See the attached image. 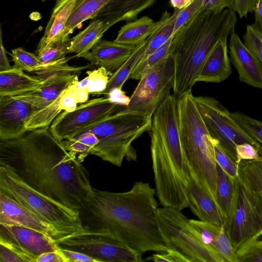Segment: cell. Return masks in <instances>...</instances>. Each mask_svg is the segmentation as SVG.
<instances>
[{"label": "cell", "instance_id": "6da1fadb", "mask_svg": "<svg viewBox=\"0 0 262 262\" xmlns=\"http://www.w3.org/2000/svg\"><path fill=\"white\" fill-rule=\"evenodd\" d=\"M0 164L10 167L36 190L77 211L93 190L86 168L49 126L0 140Z\"/></svg>", "mask_w": 262, "mask_h": 262}, {"label": "cell", "instance_id": "7a4b0ae2", "mask_svg": "<svg viewBox=\"0 0 262 262\" xmlns=\"http://www.w3.org/2000/svg\"><path fill=\"white\" fill-rule=\"evenodd\" d=\"M156 190L147 182L112 192L93 188L78 210L84 230L114 234L142 253L167 252L157 220Z\"/></svg>", "mask_w": 262, "mask_h": 262}, {"label": "cell", "instance_id": "3957f363", "mask_svg": "<svg viewBox=\"0 0 262 262\" xmlns=\"http://www.w3.org/2000/svg\"><path fill=\"white\" fill-rule=\"evenodd\" d=\"M156 195L163 207H188L192 180L180 142L178 98L170 94L155 111L149 130Z\"/></svg>", "mask_w": 262, "mask_h": 262}, {"label": "cell", "instance_id": "277c9868", "mask_svg": "<svg viewBox=\"0 0 262 262\" xmlns=\"http://www.w3.org/2000/svg\"><path fill=\"white\" fill-rule=\"evenodd\" d=\"M237 22L233 9L214 13L201 9L173 34L169 56L174 69L172 91L177 98L191 91L207 57L220 39L234 32Z\"/></svg>", "mask_w": 262, "mask_h": 262}, {"label": "cell", "instance_id": "5b68a950", "mask_svg": "<svg viewBox=\"0 0 262 262\" xmlns=\"http://www.w3.org/2000/svg\"><path fill=\"white\" fill-rule=\"evenodd\" d=\"M178 107L180 142L191 179L218 208L213 138L198 111L191 91L178 98Z\"/></svg>", "mask_w": 262, "mask_h": 262}, {"label": "cell", "instance_id": "8992f818", "mask_svg": "<svg viewBox=\"0 0 262 262\" xmlns=\"http://www.w3.org/2000/svg\"><path fill=\"white\" fill-rule=\"evenodd\" d=\"M117 106L113 114L84 128L78 134L85 132L94 134L98 143L90 154L120 167L124 159L136 161L137 153L132 143L144 133L149 131L151 118L121 113Z\"/></svg>", "mask_w": 262, "mask_h": 262}, {"label": "cell", "instance_id": "52a82bcc", "mask_svg": "<svg viewBox=\"0 0 262 262\" xmlns=\"http://www.w3.org/2000/svg\"><path fill=\"white\" fill-rule=\"evenodd\" d=\"M0 190L49 224L55 241L83 230L79 212L36 190L12 169L0 164Z\"/></svg>", "mask_w": 262, "mask_h": 262}, {"label": "cell", "instance_id": "ba28073f", "mask_svg": "<svg viewBox=\"0 0 262 262\" xmlns=\"http://www.w3.org/2000/svg\"><path fill=\"white\" fill-rule=\"evenodd\" d=\"M74 57L76 56L44 63L42 68L33 73L42 81L41 86L34 91L13 96L29 103L36 109L26 123L28 130L49 126L60 113L59 101L61 95L70 86L79 81L80 72L90 67L68 65V62Z\"/></svg>", "mask_w": 262, "mask_h": 262}, {"label": "cell", "instance_id": "9c48e42d", "mask_svg": "<svg viewBox=\"0 0 262 262\" xmlns=\"http://www.w3.org/2000/svg\"><path fill=\"white\" fill-rule=\"evenodd\" d=\"M156 216L168 250L179 253L188 262H225L217 252L204 242L181 210L162 206L158 208Z\"/></svg>", "mask_w": 262, "mask_h": 262}, {"label": "cell", "instance_id": "30bf717a", "mask_svg": "<svg viewBox=\"0 0 262 262\" xmlns=\"http://www.w3.org/2000/svg\"><path fill=\"white\" fill-rule=\"evenodd\" d=\"M224 226L235 252L262 237V197L239 176L234 180L233 197Z\"/></svg>", "mask_w": 262, "mask_h": 262}, {"label": "cell", "instance_id": "8fae6325", "mask_svg": "<svg viewBox=\"0 0 262 262\" xmlns=\"http://www.w3.org/2000/svg\"><path fill=\"white\" fill-rule=\"evenodd\" d=\"M194 100L210 135L219 142L236 164L235 146L239 144L253 145L262 156V144L242 129L231 117V113L215 98L197 96L194 97Z\"/></svg>", "mask_w": 262, "mask_h": 262}, {"label": "cell", "instance_id": "7c38bea8", "mask_svg": "<svg viewBox=\"0 0 262 262\" xmlns=\"http://www.w3.org/2000/svg\"><path fill=\"white\" fill-rule=\"evenodd\" d=\"M60 248L82 252L98 262H141L143 253L119 237L106 232L83 229L55 241Z\"/></svg>", "mask_w": 262, "mask_h": 262}, {"label": "cell", "instance_id": "4fadbf2b", "mask_svg": "<svg viewBox=\"0 0 262 262\" xmlns=\"http://www.w3.org/2000/svg\"><path fill=\"white\" fill-rule=\"evenodd\" d=\"M174 75V64L169 56L139 80L130 97L129 104L126 106L118 105L117 110L151 118L156 109L170 94Z\"/></svg>", "mask_w": 262, "mask_h": 262}, {"label": "cell", "instance_id": "5bb4252c", "mask_svg": "<svg viewBox=\"0 0 262 262\" xmlns=\"http://www.w3.org/2000/svg\"><path fill=\"white\" fill-rule=\"evenodd\" d=\"M118 105L105 96L92 99L73 112L59 114L49 126L50 130L59 141L72 139L84 128L113 114Z\"/></svg>", "mask_w": 262, "mask_h": 262}, {"label": "cell", "instance_id": "9a60e30c", "mask_svg": "<svg viewBox=\"0 0 262 262\" xmlns=\"http://www.w3.org/2000/svg\"><path fill=\"white\" fill-rule=\"evenodd\" d=\"M0 244L18 254L25 262H36L43 253L58 249L50 236L29 228L0 224Z\"/></svg>", "mask_w": 262, "mask_h": 262}, {"label": "cell", "instance_id": "2e32d148", "mask_svg": "<svg viewBox=\"0 0 262 262\" xmlns=\"http://www.w3.org/2000/svg\"><path fill=\"white\" fill-rule=\"evenodd\" d=\"M36 112L29 103L13 96L0 97V140L18 138L28 130L26 123Z\"/></svg>", "mask_w": 262, "mask_h": 262}, {"label": "cell", "instance_id": "e0dca14e", "mask_svg": "<svg viewBox=\"0 0 262 262\" xmlns=\"http://www.w3.org/2000/svg\"><path fill=\"white\" fill-rule=\"evenodd\" d=\"M229 47L230 61L238 73L239 81L262 89V63L258 58L235 32L230 35Z\"/></svg>", "mask_w": 262, "mask_h": 262}, {"label": "cell", "instance_id": "ac0fdd59", "mask_svg": "<svg viewBox=\"0 0 262 262\" xmlns=\"http://www.w3.org/2000/svg\"><path fill=\"white\" fill-rule=\"evenodd\" d=\"M0 224L23 226L56 238L53 228L27 208L0 190Z\"/></svg>", "mask_w": 262, "mask_h": 262}, {"label": "cell", "instance_id": "d6986e66", "mask_svg": "<svg viewBox=\"0 0 262 262\" xmlns=\"http://www.w3.org/2000/svg\"><path fill=\"white\" fill-rule=\"evenodd\" d=\"M136 47L100 40L83 58L97 67H103L113 73L129 57Z\"/></svg>", "mask_w": 262, "mask_h": 262}, {"label": "cell", "instance_id": "ffe728a7", "mask_svg": "<svg viewBox=\"0 0 262 262\" xmlns=\"http://www.w3.org/2000/svg\"><path fill=\"white\" fill-rule=\"evenodd\" d=\"M227 37L220 39L207 57L196 79L198 82L220 83L231 75L230 59L227 54Z\"/></svg>", "mask_w": 262, "mask_h": 262}, {"label": "cell", "instance_id": "44dd1931", "mask_svg": "<svg viewBox=\"0 0 262 262\" xmlns=\"http://www.w3.org/2000/svg\"><path fill=\"white\" fill-rule=\"evenodd\" d=\"M156 0H110L94 18L102 21L106 31L116 23L135 18Z\"/></svg>", "mask_w": 262, "mask_h": 262}, {"label": "cell", "instance_id": "7402d4cb", "mask_svg": "<svg viewBox=\"0 0 262 262\" xmlns=\"http://www.w3.org/2000/svg\"><path fill=\"white\" fill-rule=\"evenodd\" d=\"M204 242L213 248L225 262H237L236 252L226 233L224 224L219 226L207 222L189 219Z\"/></svg>", "mask_w": 262, "mask_h": 262}, {"label": "cell", "instance_id": "603a6c76", "mask_svg": "<svg viewBox=\"0 0 262 262\" xmlns=\"http://www.w3.org/2000/svg\"><path fill=\"white\" fill-rule=\"evenodd\" d=\"M42 83L36 76L29 75L12 67L9 70L0 71V97L30 93L39 88Z\"/></svg>", "mask_w": 262, "mask_h": 262}, {"label": "cell", "instance_id": "cb8c5ba5", "mask_svg": "<svg viewBox=\"0 0 262 262\" xmlns=\"http://www.w3.org/2000/svg\"><path fill=\"white\" fill-rule=\"evenodd\" d=\"M168 12H164L161 19L154 21L148 16H143L122 26L114 41L124 45L137 46L143 43L161 26Z\"/></svg>", "mask_w": 262, "mask_h": 262}, {"label": "cell", "instance_id": "d4e9b609", "mask_svg": "<svg viewBox=\"0 0 262 262\" xmlns=\"http://www.w3.org/2000/svg\"><path fill=\"white\" fill-rule=\"evenodd\" d=\"M188 207L199 220L219 226L224 224L215 203L192 180L188 186Z\"/></svg>", "mask_w": 262, "mask_h": 262}, {"label": "cell", "instance_id": "484cf974", "mask_svg": "<svg viewBox=\"0 0 262 262\" xmlns=\"http://www.w3.org/2000/svg\"><path fill=\"white\" fill-rule=\"evenodd\" d=\"M75 0H57L44 34L40 40L36 52L47 45L64 35L66 25L74 7Z\"/></svg>", "mask_w": 262, "mask_h": 262}, {"label": "cell", "instance_id": "4316f807", "mask_svg": "<svg viewBox=\"0 0 262 262\" xmlns=\"http://www.w3.org/2000/svg\"><path fill=\"white\" fill-rule=\"evenodd\" d=\"M105 31L103 22L94 19L85 29L71 38L69 53H74L76 57L83 58L100 40Z\"/></svg>", "mask_w": 262, "mask_h": 262}, {"label": "cell", "instance_id": "83f0119b", "mask_svg": "<svg viewBox=\"0 0 262 262\" xmlns=\"http://www.w3.org/2000/svg\"><path fill=\"white\" fill-rule=\"evenodd\" d=\"M110 0H75V5L66 25L64 35L72 33L84 21L94 19Z\"/></svg>", "mask_w": 262, "mask_h": 262}, {"label": "cell", "instance_id": "f1b7e54d", "mask_svg": "<svg viewBox=\"0 0 262 262\" xmlns=\"http://www.w3.org/2000/svg\"><path fill=\"white\" fill-rule=\"evenodd\" d=\"M149 37L143 43L137 46L129 57L116 71L109 79L107 87L102 94L106 95L112 89L122 88L138 63L143 57L149 42Z\"/></svg>", "mask_w": 262, "mask_h": 262}, {"label": "cell", "instance_id": "f546056e", "mask_svg": "<svg viewBox=\"0 0 262 262\" xmlns=\"http://www.w3.org/2000/svg\"><path fill=\"white\" fill-rule=\"evenodd\" d=\"M233 188L234 180L216 163V196L218 208L223 221L230 210Z\"/></svg>", "mask_w": 262, "mask_h": 262}, {"label": "cell", "instance_id": "4dcf8cb0", "mask_svg": "<svg viewBox=\"0 0 262 262\" xmlns=\"http://www.w3.org/2000/svg\"><path fill=\"white\" fill-rule=\"evenodd\" d=\"M172 39V36L152 53L142 58L132 71L129 78L140 80L145 75L160 66L169 57Z\"/></svg>", "mask_w": 262, "mask_h": 262}, {"label": "cell", "instance_id": "1f68e13d", "mask_svg": "<svg viewBox=\"0 0 262 262\" xmlns=\"http://www.w3.org/2000/svg\"><path fill=\"white\" fill-rule=\"evenodd\" d=\"M61 141L65 148L81 163L98 143L97 137L90 132H85L72 139Z\"/></svg>", "mask_w": 262, "mask_h": 262}, {"label": "cell", "instance_id": "d6a6232c", "mask_svg": "<svg viewBox=\"0 0 262 262\" xmlns=\"http://www.w3.org/2000/svg\"><path fill=\"white\" fill-rule=\"evenodd\" d=\"M237 166L241 180L262 197V161L242 160Z\"/></svg>", "mask_w": 262, "mask_h": 262}, {"label": "cell", "instance_id": "836d02e7", "mask_svg": "<svg viewBox=\"0 0 262 262\" xmlns=\"http://www.w3.org/2000/svg\"><path fill=\"white\" fill-rule=\"evenodd\" d=\"M178 10L171 15L168 12L167 16L158 29L149 36V42L146 49L144 58L162 46L173 36Z\"/></svg>", "mask_w": 262, "mask_h": 262}, {"label": "cell", "instance_id": "e575fe53", "mask_svg": "<svg viewBox=\"0 0 262 262\" xmlns=\"http://www.w3.org/2000/svg\"><path fill=\"white\" fill-rule=\"evenodd\" d=\"M71 38L69 35L52 40L41 50L36 52L37 57L44 63L57 61L66 58L69 53Z\"/></svg>", "mask_w": 262, "mask_h": 262}, {"label": "cell", "instance_id": "d590c367", "mask_svg": "<svg viewBox=\"0 0 262 262\" xmlns=\"http://www.w3.org/2000/svg\"><path fill=\"white\" fill-rule=\"evenodd\" d=\"M11 57L14 62L13 68L29 73L36 72L44 65L37 56L20 47L12 50Z\"/></svg>", "mask_w": 262, "mask_h": 262}, {"label": "cell", "instance_id": "8d00e7d4", "mask_svg": "<svg viewBox=\"0 0 262 262\" xmlns=\"http://www.w3.org/2000/svg\"><path fill=\"white\" fill-rule=\"evenodd\" d=\"M86 74V92L89 94H102L113 73L103 67H99L97 69L87 71Z\"/></svg>", "mask_w": 262, "mask_h": 262}, {"label": "cell", "instance_id": "74e56055", "mask_svg": "<svg viewBox=\"0 0 262 262\" xmlns=\"http://www.w3.org/2000/svg\"><path fill=\"white\" fill-rule=\"evenodd\" d=\"M231 115L249 135L262 144V122L238 112Z\"/></svg>", "mask_w": 262, "mask_h": 262}, {"label": "cell", "instance_id": "f35d334b", "mask_svg": "<svg viewBox=\"0 0 262 262\" xmlns=\"http://www.w3.org/2000/svg\"><path fill=\"white\" fill-rule=\"evenodd\" d=\"M235 252L237 262H262V239L252 241Z\"/></svg>", "mask_w": 262, "mask_h": 262}, {"label": "cell", "instance_id": "ab89813d", "mask_svg": "<svg viewBox=\"0 0 262 262\" xmlns=\"http://www.w3.org/2000/svg\"><path fill=\"white\" fill-rule=\"evenodd\" d=\"M213 144L216 163L230 178L235 180L238 177L237 165L225 151L216 139L213 138Z\"/></svg>", "mask_w": 262, "mask_h": 262}, {"label": "cell", "instance_id": "60d3db41", "mask_svg": "<svg viewBox=\"0 0 262 262\" xmlns=\"http://www.w3.org/2000/svg\"><path fill=\"white\" fill-rule=\"evenodd\" d=\"M243 39L245 46L256 55L262 63V36L253 24L246 26Z\"/></svg>", "mask_w": 262, "mask_h": 262}, {"label": "cell", "instance_id": "b9f144b4", "mask_svg": "<svg viewBox=\"0 0 262 262\" xmlns=\"http://www.w3.org/2000/svg\"><path fill=\"white\" fill-rule=\"evenodd\" d=\"M203 2V0H193L185 7L178 10L173 35L184 23L201 9Z\"/></svg>", "mask_w": 262, "mask_h": 262}, {"label": "cell", "instance_id": "7bdbcfd3", "mask_svg": "<svg viewBox=\"0 0 262 262\" xmlns=\"http://www.w3.org/2000/svg\"><path fill=\"white\" fill-rule=\"evenodd\" d=\"M237 165L242 160H255L262 161V156L257 149L249 143H244L235 146Z\"/></svg>", "mask_w": 262, "mask_h": 262}, {"label": "cell", "instance_id": "ee69618b", "mask_svg": "<svg viewBox=\"0 0 262 262\" xmlns=\"http://www.w3.org/2000/svg\"><path fill=\"white\" fill-rule=\"evenodd\" d=\"M234 2L235 0H203L201 9L219 13L226 8L233 9Z\"/></svg>", "mask_w": 262, "mask_h": 262}, {"label": "cell", "instance_id": "f6af8a7d", "mask_svg": "<svg viewBox=\"0 0 262 262\" xmlns=\"http://www.w3.org/2000/svg\"><path fill=\"white\" fill-rule=\"evenodd\" d=\"M145 260H152L155 262H188L184 256L172 250L154 254L151 256L144 259V261Z\"/></svg>", "mask_w": 262, "mask_h": 262}, {"label": "cell", "instance_id": "bcb514c9", "mask_svg": "<svg viewBox=\"0 0 262 262\" xmlns=\"http://www.w3.org/2000/svg\"><path fill=\"white\" fill-rule=\"evenodd\" d=\"M259 0H235L233 10L237 13L240 18L246 17L248 13H253Z\"/></svg>", "mask_w": 262, "mask_h": 262}, {"label": "cell", "instance_id": "7dc6e473", "mask_svg": "<svg viewBox=\"0 0 262 262\" xmlns=\"http://www.w3.org/2000/svg\"><path fill=\"white\" fill-rule=\"evenodd\" d=\"M58 249L64 258L66 262H98L93 257L80 252L59 247Z\"/></svg>", "mask_w": 262, "mask_h": 262}, {"label": "cell", "instance_id": "c3c4849f", "mask_svg": "<svg viewBox=\"0 0 262 262\" xmlns=\"http://www.w3.org/2000/svg\"><path fill=\"white\" fill-rule=\"evenodd\" d=\"M69 87L64 91L60 98L59 109L61 111L63 110L67 112H71L77 107L78 103Z\"/></svg>", "mask_w": 262, "mask_h": 262}, {"label": "cell", "instance_id": "681fc988", "mask_svg": "<svg viewBox=\"0 0 262 262\" xmlns=\"http://www.w3.org/2000/svg\"><path fill=\"white\" fill-rule=\"evenodd\" d=\"M105 96L111 102L122 106H127L130 101V98L125 94L122 88H120L112 89Z\"/></svg>", "mask_w": 262, "mask_h": 262}, {"label": "cell", "instance_id": "f907efd6", "mask_svg": "<svg viewBox=\"0 0 262 262\" xmlns=\"http://www.w3.org/2000/svg\"><path fill=\"white\" fill-rule=\"evenodd\" d=\"M0 262H25L16 252L0 244Z\"/></svg>", "mask_w": 262, "mask_h": 262}, {"label": "cell", "instance_id": "816d5d0a", "mask_svg": "<svg viewBox=\"0 0 262 262\" xmlns=\"http://www.w3.org/2000/svg\"><path fill=\"white\" fill-rule=\"evenodd\" d=\"M36 262H66V260L58 249L42 253L37 257Z\"/></svg>", "mask_w": 262, "mask_h": 262}, {"label": "cell", "instance_id": "f5cc1de1", "mask_svg": "<svg viewBox=\"0 0 262 262\" xmlns=\"http://www.w3.org/2000/svg\"><path fill=\"white\" fill-rule=\"evenodd\" d=\"M12 68L6 55V52L2 41V29L1 28L0 39V71L9 70Z\"/></svg>", "mask_w": 262, "mask_h": 262}, {"label": "cell", "instance_id": "db71d44e", "mask_svg": "<svg viewBox=\"0 0 262 262\" xmlns=\"http://www.w3.org/2000/svg\"><path fill=\"white\" fill-rule=\"evenodd\" d=\"M69 88L74 94L78 103H83L88 101L89 93L86 90L78 88L76 83L71 85Z\"/></svg>", "mask_w": 262, "mask_h": 262}, {"label": "cell", "instance_id": "11a10c76", "mask_svg": "<svg viewBox=\"0 0 262 262\" xmlns=\"http://www.w3.org/2000/svg\"><path fill=\"white\" fill-rule=\"evenodd\" d=\"M254 13L255 21L253 24L262 36V0H259Z\"/></svg>", "mask_w": 262, "mask_h": 262}, {"label": "cell", "instance_id": "9f6ffc18", "mask_svg": "<svg viewBox=\"0 0 262 262\" xmlns=\"http://www.w3.org/2000/svg\"><path fill=\"white\" fill-rule=\"evenodd\" d=\"M193 0H170V4L177 10L185 7Z\"/></svg>", "mask_w": 262, "mask_h": 262}, {"label": "cell", "instance_id": "6f0895ef", "mask_svg": "<svg viewBox=\"0 0 262 262\" xmlns=\"http://www.w3.org/2000/svg\"><path fill=\"white\" fill-rule=\"evenodd\" d=\"M46 1H48V0H41V1L43 2H45Z\"/></svg>", "mask_w": 262, "mask_h": 262}]
</instances>
